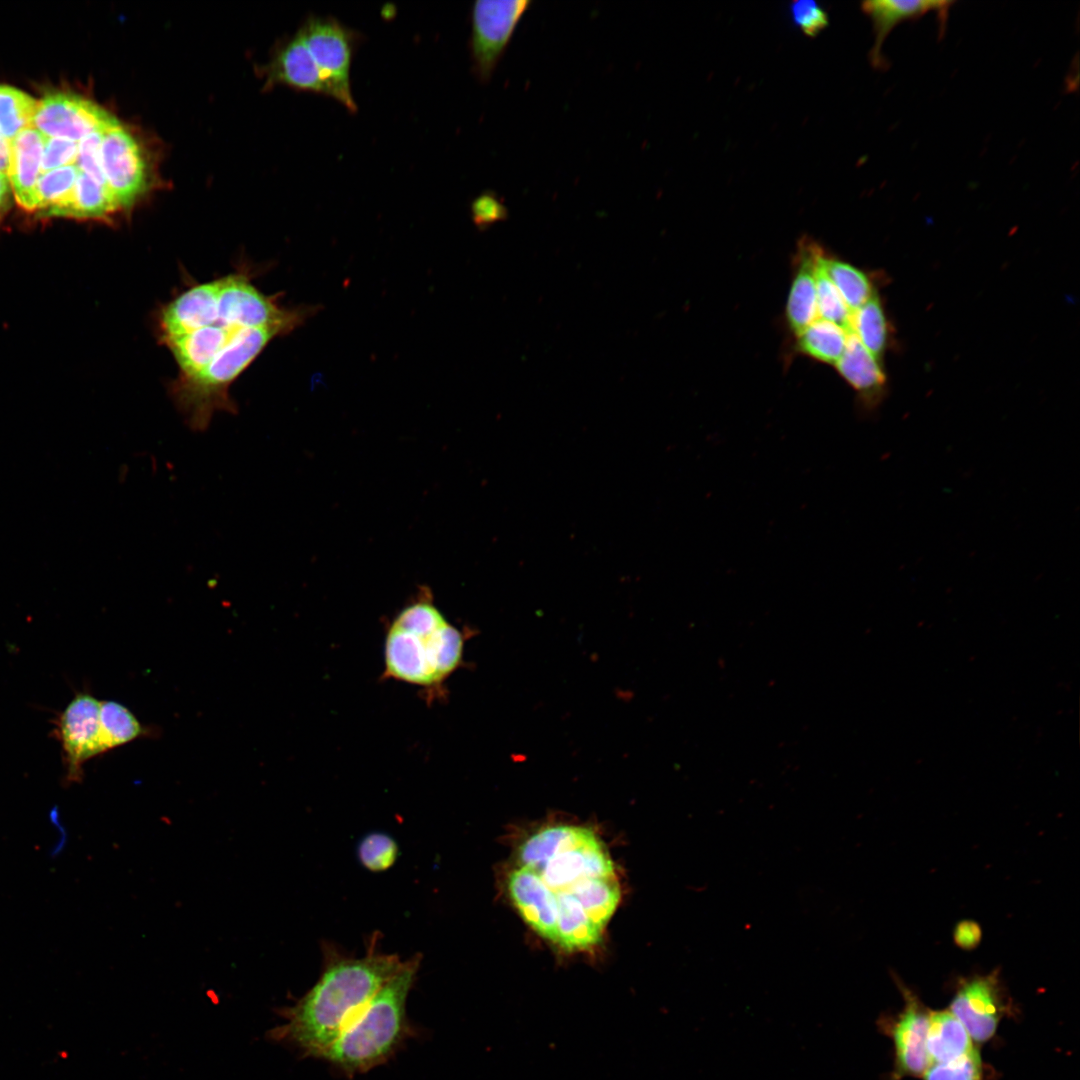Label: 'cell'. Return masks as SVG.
<instances>
[{
    "mask_svg": "<svg viewBox=\"0 0 1080 1080\" xmlns=\"http://www.w3.org/2000/svg\"><path fill=\"white\" fill-rule=\"evenodd\" d=\"M373 935L362 957L324 942L322 968L317 982L293 1005L281 1009L284 1023L271 1038L286 1042L304 1056L322 1058L346 1024L371 997L399 970L403 961L397 954L380 949Z\"/></svg>",
    "mask_w": 1080,
    "mask_h": 1080,
    "instance_id": "obj_1",
    "label": "cell"
},
{
    "mask_svg": "<svg viewBox=\"0 0 1080 1080\" xmlns=\"http://www.w3.org/2000/svg\"><path fill=\"white\" fill-rule=\"evenodd\" d=\"M466 639L434 605L430 593L422 592L388 627L383 678L438 690L463 665Z\"/></svg>",
    "mask_w": 1080,
    "mask_h": 1080,
    "instance_id": "obj_2",
    "label": "cell"
},
{
    "mask_svg": "<svg viewBox=\"0 0 1080 1080\" xmlns=\"http://www.w3.org/2000/svg\"><path fill=\"white\" fill-rule=\"evenodd\" d=\"M421 954L399 970L346 1024L321 1059L354 1076L387 1061L412 1033L406 1003L415 983Z\"/></svg>",
    "mask_w": 1080,
    "mask_h": 1080,
    "instance_id": "obj_3",
    "label": "cell"
},
{
    "mask_svg": "<svg viewBox=\"0 0 1080 1080\" xmlns=\"http://www.w3.org/2000/svg\"><path fill=\"white\" fill-rule=\"evenodd\" d=\"M284 335L277 327L241 329L201 372L170 384V397L191 430L205 431L217 412H237L230 386L274 338Z\"/></svg>",
    "mask_w": 1080,
    "mask_h": 1080,
    "instance_id": "obj_4",
    "label": "cell"
},
{
    "mask_svg": "<svg viewBox=\"0 0 1080 1080\" xmlns=\"http://www.w3.org/2000/svg\"><path fill=\"white\" fill-rule=\"evenodd\" d=\"M329 90V97L357 111L350 71L360 35L331 16H310L299 30Z\"/></svg>",
    "mask_w": 1080,
    "mask_h": 1080,
    "instance_id": "obj_5",
    "label": "cell"
},
{
    "mask_svg": "<svg viewBox=\"0 0 1080 1080\" xmlns=\"http://www.w3.org/2000/svg\"><path fill=\"white\" fill-rule=\"evenodd\" d=\"M531 3L530 0H478L473 4L470 55L473 73L481 83L490 81Z\"/></svg>",
    "mask_w": 1080,
    "mask_h": 1080,
    "instance_id": "obj_6",
    "label": "cell"
},
{
    "mask_svg": "<svg viewBox=\"0 0 1080 1080\" xmlns=\"http://www.w3.org/2000/svg\"><path fill=\"white\" fill-rule=\"evenodd\" d=\"M101 165L106 186L121 209H131L147 191L148 166L136 138L117 120L103 132Z\"/></svg>",
    "mask_w": 1080,
    "mask_h": 1080,
    "instance_id": "obj_7",
    "label": "cell"
},
{
    "mask_svg": "<svg viewBox=\"0 0 1080 1080\" xmlns=\"http://www.w3.org/2000/svg\"><path fill=\"white\" fill-rule=\"evenodd\" d=\"M949 1010L965 1027L972 1041L984 1043L990 1040L1008 1010L999 971L960 979Z\"/></svg>",
    "mask_w": 1080,
    "mask_h": 1080,
    "instance_id": "obj_8",
    "label": "cell"
},
{
    "mask_svg": "<svg viewBox=\"0 0 1080 1080\" xmlns=\"http://www.w3.org/2000/svg\"><path fill=\"white\" fill-rule=\"evenodd\" d=\"M116 119L90 100L68 92H54L37 100L32 127L47 137L76 142L103 131Z\"/></svg>",
    "mask_w": 1080,
    "mask_h": 1080,
    "instance_id": "obj_9",
    "label": "cell"
},
{
    "mask_svg": "<svg viewBox=\"0 0 1080 1080\" xmlns=\"http://www.w3.org/2000/svg\"><path fill=\"white\" fill-rule=\"evenodd\" d=\"M897 984L904 1006L889 1029L895 1051L894 1080L923 1076L930 1066L926 1050L930 1011L904 984Z\"/></svg>",
    "mask_w": 1080,
    "mask_h": 1080,
    "instance_id": "obj_10",
    "label": "cell"
},
{
    "mask_svg": "<svg viewBox=\"0 0 1080 1080\" xmlns=\"http://www.w3.org/2000/svg\"><path fill=\"white\" fill-rule=\"evenodd\" d=\"M100 701L90 694L76 696L60 718V738L68 777L79 780L83 764L105 753L99 723Z\"/></svg>",
    "mask_w": 1080,
    "mask_h": 1080,
    "instance_id": "obj_11",
    "label": "cell"
},
{
    "mask_svg": "<svg viewBox=\"0 0 1080 1080\" xmlns=\"http://www.w3.org/2000/svg\"><path fill=\"white\" fill-rule=\"evenodd\" d=\"M534 869L555 892L566 891L589 878L615 875L614 864L594 833L579 845L555 855Z\"/></svg>",
    "mask_w": 1080,
    "mask_h": 1080,
    "instance_id": "obj_12",
    "label": "cell"
},
{
    "mask_svg": "<svg viewBox=\"0 0 1080 1080\" xmlns=\"http://www.w3.org/2000/svg\"><path fill=\"white\" fill-rule=\"evenodd\" d=\"M508 894L523 920L540 936L555 943L557 896L534 868L521 865L507 878Z\"/></svg>",
    "mask_w": 1080,
    "mask_h": 1080,
    "instance_id": "obj_13",
    "label": "cell"
},
{
    "mask_svg": "<svg viewBox=\"0 0 1080 1080\" xmlns=\"http://www.w3.org/2000/svg\"><path fill=\"white\" fill-rule=\"evenodd\" d=\"M218 280L192 286L163 306L157 317L160 342L210 325L217 317Z\"/></svg>",
    "mask_w": 1080,
    "mask_h": 1080,
    "instance_id": "obj_14",
    "label": "cell"
},
{
    "mask_svg": "<svg viewBox=\"0 0 1080 1080\" xmlns=\"http://www.w3.org/2000/svg\"><path fill=\"white\" fill-rule=\"evenodd\" d=\"M45 136L30 126L10 140L7 178L17 204L36 211V186L41 175Z\"/></svg>",
    "mask_w": 1080,
    "mask_h": 1080,
    "instance_id": "obj_15",
    "label": "cell"
},
{
    "mask_svg": "<svg viewBox=\"0 0 1080 1080\" xmlns=\"http://www.w3.org/2000/svg\"><path fill=\"white\" fill-rule=\"evenodd\" d=\"M951 1L938 0H871L863 2L862 11L870 18L874 32V44L869 58L876 69H885L887 61L882 53L883 44L896 25L902 21L919 18L929 12L947 15Z\"/></svg>",
    "mask_w": 1080,
    "mask_h": 1080,
    "instance_id": "obj_16",
    "label": "cell"
},
{
    "mask_svg": "<svg viewBox=\"0 0 1080 1080\" xmlns=\"http://www.w3.org/2000/svg\"><path fill=\"white\" fill-rule=\"evenodd\" d=\"M835 367L841 377L855 390L863 411L875 410L884 395L886 376L879 361L853 334H848L845 350Z\"/></svg>",
    "mask_w": 1080,
    "mask_h": 1080,
    "instance_id": "obj_17",
    "label": "cell"
},
{
    "mask_svg": "<svg viewBox=\"0 0 1080 1080\" xmlns=\"http://www.w3.org/2000/svg\"><path fill=\"white\" fill-rule=\"evenodd\" d=\"M239 330L213 323L161 343L171 351L179 367L177 377L185 378L201 372Z\"/></svg>",
    "mask_w": 1080,
    "mask_h": 1080,
    "instance_id": "obj_18",
    "label": "cell"
},
{
    "mask_svg": "<svg viewBox=\"0 0 1080 1080\" xmlns=\"http://www.w3.org/2000/svg\"><path fill=\"white\" fill-rule=\"evenodd\" d=\"M269 74L271 82L329 97L327 85L299 31L277 50Z\"/></svg>",
    "mask_w": 1080,
    "mask_h": 1080,
    "instance_id": "obj_19",
    "label": "cell"
},
{
    "mask_svg": "<svg viewBox=\"0 0 1080 1080\" xmlns=\"http://www.w3.org/2000/svg\"><path fill=\"white\" fill-rule=\"evenodd\" d=\"M819 248L816 242L808 238L800 241L797 269L786 305V318L796 335L819 318L814 277L815 257Z\"/></svg>",
    "mask_w": 1080,
    "mask_h": 1080,
    "instance_id": "obj_20",
    "label": "cell"
},
{
    "mask_svg": "<svg viewBox=\"0 0 1080 1080\" xmlns=\"http://www.w3.org/2000/svg\"><path fill=\"white\" fill-rule=\"evenodd\" d=\"M122 211L109 189L79 170L70 195L43 216L106 220Z\"/></svg>",
    "mask_w": 1080,
    "mask_h": 1080,
    "instance_id": "obj_21",
    "label": "cell"
},
{
    "mask_svg": "<svg viewBox=\"0 0 1080 1080\" xmlns=\"http://www.w3.org/2000/svg\"><path fill=\"white\" fill-rule=\"evenodd\" d=\"M557 921L555 944L562 948L588 950L597 945L603 928L596 924L585 912L579 900L568 891H556Z\"/></svg>",
    "mask_w": 1080,
    "mask_h": 1080,
    "instance_id": "obj_22",
    "label": "cell"
},
{
    "mask_svg": "<svg viewBox=\"0 0 1080 1080\" xmlns=\"http://www.w3.org/2000/svg\"><path fill=\"white\" fill-rule=\"evenodd\" d=\"M974 1048L967 1030L950 1010L930 1011L926 1038L930 1065L954 1061Z\"/></svg>",
    "mask_w": 1080,
    "mask_h": 1080,
    "instance_id": "obj_23",
    "label": "cell"
},
{
    "mask_svg": "<svg viewBox=\"0 0 1080 1080\" xmlns=\"http://www.w3.org/2000/svg\"><path fill=\"white\" fill-rule=\"evenodd\" d=\"M593 832L572 825L549 826L529 836L521 845L522 865L538 868L555 855L585 841Z\"/></svg>",
    "mask_w": 1080,
    "mask_h": 1080,
    "instance_id": "obj_24",
    "label": "cell"
},
{
    "mask_svg": "<svg viewBox=\"0 0 1080 1080\" xmlns=\"http://www.w3.org/2000/svg\"><path fill=\"white\" fill-rule=\"evenodd\" d=\"M566 891L579 900L588 916L603 929L613 916L621 897L616 875L589 878Z\"/></svg>",
    "mask_w": 1080,
    "mask_h": 1080,
    "instance_id": "obj_25",
    "label": "cell"
},
{
    "mask_svg": "<svg viewBox=\"0 0 1080 1080\" xmlns=\"http://www.w3.org/2000/svg\"><path fill=\"white\" fill-rule=\"evenodd\" d=\"M848 334L839 325L819 317L797 335L796 345L801 353L835 365L845 350Z\"/></svg>",
    "mask_w": 1080,
    "mask_h": 1080,
    "instance_id": "obj_26",
    "label": "cell"
},
{
    "mask_svg": "<svg viewBox=\"0 0 1080 1080\" xmlns=\"http://www.w3.org/2000/svg\"><path fill=\"white\" fill-rule=\"evenodd\" d=\"M99 723L105 752L149 735V728L116 701H100Z\"/></svg>",
    "mask_w": 1080,
    "mask_h": 1080,
    "instance_id": "obj_27",
    "label": "cell"
},
{
    "mask_svg": "<svg viewBox=\"0 0 1080 1080\" xmlns=\"http://www.w3.org/2000/svg\"><path fill=\"white\" fill-rule=\"evenodd\" d=\"M851 329L864 347L879 361L887 347L889 327L877 296H872L852 312Z\"/></svg>",
    "mask_w": 1080,
    "mask_h": 1080,
    "instance_id": "obj_28",
    "label": "cell"
},
{
    "mask_svg": "<svg viewBox=\"0 0 1080 1080\" xmlns=\"http://www.w3.org/2000/svg\"><path fill=\"white\" fill-rule=\"evenodd\" d=\"M825 257L826 256L820 247L816 254L814 264L818 315L822 319L839 325L847 333H852V312L847 307L841 294L827 273Z\"/></svg>",
    "mask_w": 1080,
    "mask_h": 1080,
    "instance_id": "obj_29",
    "label": "cell"
},
{
    "mask_svg": "<svg viewBox=\"0 0 1080 1080\" xmlns=\"http://www.w3.org/2000/svg\"><path fill=\"white\" fill-rule=\"evenodd\" d=\"M37 100L15 87L0 85V136L8 140L32 126Z\"/></svg>",
    "mask_w": 1080,
    "mask_h": 1080,
    "instance_id": "obj_30",
    "label": "cell"
},
{
    "mask_svg": "<svg viewBox=\"0 0 1080 1080\" xmlns=\"http://www.w3.org/2000/svg\"><path fill=\"white\" fill-rule=\"evenodd\" d=\"M827 273L851 312L861 307L873 295L868 276L842 260L825 257Z\"/></svg>",
    "mask_w": 1080,
    "mask_h": 1080,
    "instance_id": "obj_31",
    "label": "cell"
},
{
    "mask_svg": "<svg viewBox=\"0 0 1080 1080\" xmlns=\"http://www.w3.org/2000/svg\"><path fill=\"white\" fill-rule=\"evenodd\" d=\"M78 173L75 164L42 173L36 186V210L44 212L64 201L72 192Z\"/></svg>",
    "mask_w": 1080,
    "mask_h": 1080,
    "instance_id": "obj_32",
    "label": "cell"
},
{
    "mask_svg": "<svg viewBox=\"0 0 1080 1080\" xmlns=\"http://www.w3.org/2000/svg\"><path fill=\"white\" fill-rule=\"evenodd\" d=\"M399 855L396 841L386 833L372 832L358 844L357 857L360 864L370 872H384L391 868Z\"/></svg>",
    "mask_w": 1080,
    "mask_h": 1080,
    "instance_id": "obj_33",
    "label": "cell"
},
{
    "mask_svg": "<svg viewBox=\"0 0 1080 1080\" xmlns=\"http://www.w3.org/2000/svg\"><path fill=\"white\" fill-rule=\"evenodd\" d=\"M924 1080H982L983 1065L977 1049L954 1061L931 1064L923 1074Z\"/></svg>",
    "mask_w": 1080,
    "mask_h": 1080,
    "instance_id": "obj_34",
    "label": "cell"
},
{
    "mask_svg": "<svg viewBox=\"0 0 1080 1080\" xmlns=\"http://www.w3.org/2000/svg\"><path fill=\"white\" fill-rule=\"evenodd\" d=\"M792 22L807 37H816L829 24L825 9L813 0H797L790 3Z\"/></svg>",
    "mask_w": 1080,
    "mask_h": 1080,
    "instance_id": "obj_35",
    "label": "cell"
},
{
    "mask_svg": "<svg viewBox=\"0 0 1080 1080\" xmlns=\"http://www.w3.org/2000/svg\"><path fill=\"white\" fill-rule=\"evenodd\" d=\"M104 131L93 132L78 142L75 165L80 171L106 186L101 165V141Z\"/></svg>",
    "mask_w": 1080,
    "mask_h": 1080,
    "instance_id": "obj_36",
    "label": "cell"
},
{
    "mask_svg": "<svg viewBox=\"0 0 1080 1080\" xmlns=\"http://www.w3.org/2000/svg\"><path fill=\"white\" fill-rule=\"evenodd\" d=\"M78 153V142L58 137L45 136L41 174L61 167L74 165Z\"/></svg>",
    "mask_w": 1080,
    "mask_h": 1080,
    "instance_id": "obj_37",
    "label": "cell"
},
{
    "mask_svg": "<svg viewBox=\"0 0 1080 1080\" xmlns=\"http://www.w3.org/2000/svg\"><path fill=\"white\" fill-rule=\"evenodd\" d=\"M473 223L479 230H485L508 216L507 207L496 193L487 191L476 197L471 203Z\"/></svg>",
    "mask_w": 1080,
    "mask_h": 1080,
    "instance_id": "obj_38",
    "label": "cell"
},
{
    "mask_svg": "<svg viewBox=\"0 0 1080 1080\" xmlns=\"http://www.w3.org/2000/svg\"><path fill=\"white\" fill-rule=\"evenodd\" d=\"M982 938L980 926L972 920L960 921L953 932V939L957 946L965 950L976 948Z\"/></svg>",
    "mask_w": 1080,
    "mask_h": 1080,
    "instance_id": "obj_39",
    "label": "cell"
},
{
    "mask_svg": "<svg viewBox=\"0 0 1080 1080\" xmlns=\"http://www.w3.org/2000/svg\"><path fill=\"white\" fill-rule=\"evenodd\" d=\"M11 193L7 175L0 173V218L5 215L10 207Z\"/></svg>",
    "mask_w": 1080,
    "mask_h": 1080,
    "instance_id": "obj_40",
    "label": "cell"
},
{
    "mask_svg": "<svg viewBox=\"0 0 1080 1080\" xmlns=\"http://www.w3.org/2000/svg\"><path fill=\"white\" fill-rule=\"evenodd\" d=\"M10 156V140L0 136V173L7 175Z\"/></svg>",
    "mask_w": 1080,
    "mask_h": 1080,
    "instance_id": "obj_41",
    "label": "cell"
}]
</instances>
